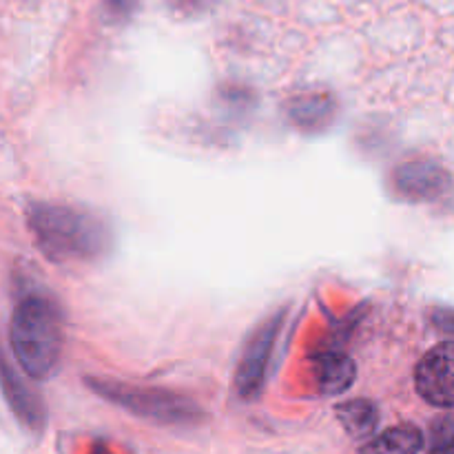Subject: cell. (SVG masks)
I'll list each match as a JSON object with an SVG mask.
<instances>
[{
	"mask_svg": "<svg viewBox=\"0 0 454 454\" xmlns=\"http://www.w3.org/2000/svg\"><path fill=\"white\" fill-rule=\"evenodd\" d=\"M27 226L43 255L58 264L98 260L111 242L109 229L100 217L65 204H29Z\"/></svg>",
	"mask_w": 454,
	"mask_h": 454,
	"instance_id": "obj_1",
	"label": "cell"
},
{
	"mask_svg": "<svg viewBox=\"0 0 454 454\" xmlns=\"http://www.w3.org/2000/svg\"><path fill=\"white\" fill-rule=\"evenodd\" d=\"M9 341L27 377H51L62 355V315L56 301L38 293L22 297L13 309Z\"/></svg>",
	"mask_w": 454,
	"mask_h": 454,
	"instance_id": "obj_2",
	"label": "cell"
},
{
	"mask_svg": "<svg viewBox=\"0 0 454 454\" xmlns=\"http://www.w3.org/2000/svg\"><path fill=\"white\" fill-rule=\"evenodd\" d=\"M84 384L102 397L105 402L115 403L122 411L155 421L162 426H195L204 419V412L193 399L167 388H151V386H133L114 380H84Z\"/></svg>",
	"mask_w": 454,
	"mask_h": 454,
	"instance_id": "obj_3",
	"label": "cell"
},
{
	"mask_svg": "<svg viewBox=\"0 0 454 454\" xmlns=\"http://www.w3.org/2000/svg\"><path fill=\"white\" fill-rule=\"evenodd\" d=\"M284 313H275L257 328L248 340L247 348H244L242 359L238 364V372H235V393L242 399L251 402V399L260 397L266 384V371H269L270 355H273L275 341H278L279 331H282Z\"/></svg>",
	"mask_w": 454,
	"mask_h": 454,
	"instance_id": "obj_4",
	"label": "cell"
},
{
	"mask_svg": "<svg viewBox=\"0 0 454 454\" xmlns=\"http://www.w3.org/2000/svg\"><path fill=\"white\" fill-rule=\"evenodd\" d=\"M452 173L437 160H411L390 173V193L402 202L424 204L452 189Z\"/></svg>",
	"mask_w": 454,
	"mask_h": 454,
	"instance_id": "obj_5",
	"label": "cell"
},
{
	"mask_svg": "<svg viewBox=\"0 0 454 454\" xmlns=\"http://www.w3.org/2000/svg\"><path fill=\"white\" fill-rule=\"evenodd\" d=\"M417 393L430 406L454 411V341H442L415 368Z\"/></svg>",
	"mask_w": 454,
	"mask_h": 454,
	"instance_id": "obj_6",
	"label": "cell"
},
{
	"mask_svg": "<svg viewBox=\"0 0 454 454\" xmlns=\"http://www.w3.org/2000/svg\"><path fill=\"white\" fill-rule=\"evenodd\" d=\"M3 390L18 421L31 433H40L47 424V408H44L43 397L34 388H29L9 364H4L3 368Z\"/></svg>",
	"mask_w": 454,
	"mask_h": 454,
	"instance_id": "obj_7",
	"label": "cell"
},
{
	"mask_svg": "<svg viewBox=\"0 0 454 454\" xmlns=\"http://www.w3.org/2000/svg\"><path fill=\"white\" fill-rule=\"evenodd\" d=\"M313 380L315 388L324 397L341 395L355 384L357 380V364L340 350H328V353L315 355L313 359Z\"/></svg>",
	"mask_w": 454,
	"mask_h": 454,
	"instance_id": "obj_8",
	"label": "cell"
},
{
	"mask_svg": "<svg viewBox=\"0 0 454 454\" xmlns=\"http://www.w3.org/2000/svg\"><path fill=\"white\" fill-rule=\"evenodd\" d=\"M337 102L328 93H304L286 102V115L306 133L324 131L335 120Z\"/></svg>",
	"mask_w": 454,
	"mask_h": 454,
	"instance_id": "obj_9",
	"label": "cell"
},
{
	"mask_svg": "<svg viewBox=\"0 0 454 454\" xmlns=\"http://www.w3.org/2000/svg\"><path fill=\"white\" fill-rule=\"evenodd\" d=\"M335 417L355 442H371L372 433L380 426V408L371 399H350L335 408Z\"/></svg>",
	"mask_w": 454,
	"mask_h": 454,
	"instance_id": "obj_10",
	"label": "cell"
},
{
	"mask_svg": "<svg viewBox=\"0 0 454 454\" xmlns=\"http://www.w3.org/2000/svg\"><path fill=\"white\" fill-rule=\"evenodd\" d=\"M424 433L412 424H399L380 437H372L359 454H419L424 450Z\"/></svg>",
	"mask_w": 454,
	"mask_h": 454,
	"instance_id": "obj_11",
	"label": "cell"
},
{
	"mask_svg": "<svg viewBox=\"0 0 454 454\" xmlns=\"http://www.w3.org/2000/svg\"><path fill=\"white\" fill-rule=\"evenodd\" d=\"M428 454H454V411L437 417L430 426Z\"/></svg>",
	"mask_w": 454,
	"mask_h": 454,
	"instance_id": "obj_12",
	"label": "cell"
},
{
	"mask_svg": "<svg viewBox=\"0 0 454 454\" xmlns=\"http://www.w3.org/2000/svg\"><path fill=\"white\" fill-rule=\"evenodd\" d=\"M430 322H433V326L437 328V331L454 337V309H448V306L443 309V306H439V309H434L433 313H430Z\"/></svg>",
	"mask_w": 454,
	"mask_h": 454,
	"instance_id": "obj_13",
	"label": "cell"
},
{
	"mask_svg": "<svg viewBox=\"0 0 454 454\" xmlns=\"http://www.w3.org/2000/svg\"><path fill=\"white\" fill-rule=\"evenodd\" d=\"M140 0H105V9L109 13V18L114 20H122V18H129L133 13V9L137 7Z\"/></svg>",
	"mask_w": 454,
	"mask_h": 454,
	"instance_id": "obj_14",
	"label": "cell"
},
{
	"mask_svg": "<svg viewBox=\"0 0 454 454\" xmlns=\"http://www.w3.org/2000/svg\"><path fill=\"white\" fill-rule=\"evenodd\" d=\"M176 3L177 9H186V12H193V9H198L200 4L204 3V0H173Z\"/></svg>",
	"mask_w": 454,
	"mask_h": 454,
	"instance_id": "obj_15",
	"label": "cell"
},
{
	"mask_svg": "<svg viewBox=\"0 0 454 454\" xmlns=\"http://www.w3.org/2000/svg\"><path fill=\"white\" fill-rule=\"evenodd\" d=\"M91 454H114L109 450V446H105V443H96V446L91 448Z\"/></svg>",
	"mask_w": 454,
	"mask_h": 454,
	"instance_id": "obj_16",
	"label": "cell"
}]
</instances>
